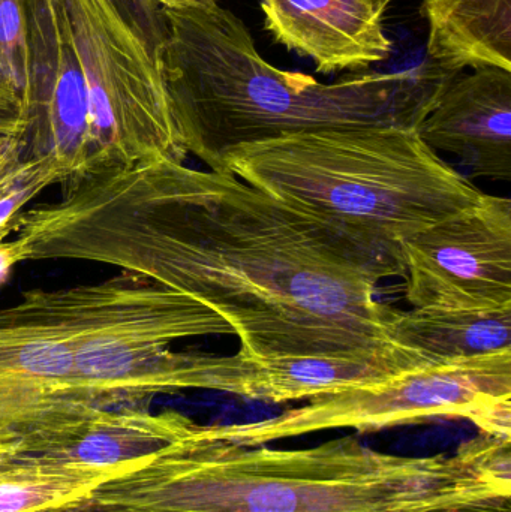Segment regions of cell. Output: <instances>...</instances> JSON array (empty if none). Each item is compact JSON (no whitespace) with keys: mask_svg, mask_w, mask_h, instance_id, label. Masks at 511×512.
Masks as SVG:
<instances>
[{"mask_svg":"<svg viewBox=\"0 0 511 512\" xmlns=\"http://www.w3.org/2000/svg\"><path fill=\"white\" fill-rule=\"evenodd\" d=\"M62 198L15 219L35 259H77L191 295L254 358L386 360L398 310L375 298L402 262L372 251L233 174L149 159L62 183Z\"/></svg>","mask_w":511,"mask_h":512,"instance_id":"1","label":"cell"},{"mask_svg":"<svg viewBox=\"0 0 511 512\" xmlns=\"http://www.w3.org/2000/svg\"><path fill=\"white\" fill-rule=\"evenodd\" d=\"M511 439L453 456L380 453L345 436L302 450L191 432L90 495L41 512H511Z\"/></svg>","mask_w":511,"mask_h":512,"instance_id":"2","label":"cell"},{"mask_svg":"<svg viewBox=\"0 0 511 512\" xmlns=\"http://www.w3.org/2000/svg\"><path fill=\"white\" fill-rule=\"evenodd\" d=\"M161 66L180 147L210 171L234 147L323 129H419L458 74L432 62L395 72H353L321 83L270 65L248 26L219 3L164 6Z\"/></svg>","mask_w":511,"mask_h":512,"instance_id":"3","label":"cell"},{"mask_svg":"<svg viewBox=\"0 0 511 512\" xmlns=\"http://www.w3.org/2000/svg\"><path fill=\"white\" fill-rule=\"evenodd\" d=\"M222 174L399 262L405 239L483 195L417 129L396 126L323 129L242 144L224 156Z\"/></svg>","mask_w":511,"mask_h":512,"instance_id":"4","label":"cell"},{"mask_svg":"<svg viewBox=\"0 0 511 512\" xmlns=\"http://www.w3.org/2000/svg\"><path fill=\"white\" fill-rule=\"evenodd\" d=\"M432 418H465L480 433L510 439L511 351L434 364L312 397L278 417L206 429L215 438L257 447L323 430L372 432Z\"/></svg>","mask_w":511,"mask_h":512,"instance_id":"5","label":"cell"},{"mask_svg":"<svg viewBox=\"0 0 511 512\" xmlns=\"http://www.w3.org/2000/svg\"><path fill=\"white\" fill-rule=\"evenodd\" d=\"M62 3L89 101L86 174L156 158L185 162L161 65L113 2Z\"/></svg>","mask_w":511,"mask_h":512,"instance_id":"6","label":"cell"},{"mask_svg":"<svg viewBox=\"0 0 511 512\" xmlns=\"http://www.w3.org/2000/svg\"><path fill=\"white\" fill-rule=\"evenodd\" d=\"M405 298L419 309L511 306V201L483 194L474 206L399 245Z\"/></svg>","mask_w":511,"mask_h":512,"instance_id":"7","label":"cell"},{"mask_svg":"<svg viewBox=\"0 0 511 512\" xmlns=\"http://www.w3.org/2000/svg\"><path fill=\"white\" fill-rule=\"evenodd\" d=\"M29 74L23 102L27 156L56 167L63 183L89 164V101L62 0H24Z\"/></svg>","mask_w":511,"mask_h":512,"instance_id":"8","label":"cell"},{"mask_svg":"<svg viewBox=\"0 0 511 512\" xmlns=\"http://www.w3.org/2000/svg\"><path fill=\"white\" fill-rule=\"evenodd\" d=\"M51 315L68 339L102 334L171 345L234 334L206 304L167 286L122 273L99 283L45 291Z\"/></svg>","mask_w":511,"mask_h":512,"instance_id":"9","label":"cell"},{"mask_svg":"<svg viewBox=\"0 0 511 512\" xmlns=\"http://www.w3.org/2000/svg\"><path fill=\"white\" fill-rule=\"evenodd\" d=\"M404 364L386 360L327 357H270L176 352L171 355L173 393L213 390L260 402L312 399L360 385L380 384L401 373Z\"/></svg>","mask_w":511,"mask_h":512,"instance_id":"10","label":"cell"},{"mask_svg":"<svg viewBox=\"0 0 511 512\" xmlns=\"http://www.w3.org/2000/svg\"><path fill=\"white\" fill-rule=\"evenodd\" d=\"M432 150L452 153L476 177L511 182V71L455 75L419 126Z\"/></svg>","mask_w":511,"mask_h":512,"instance_id":"11","label":"cell"},{"mask_svg":"<svg viewBox=\"0 0 511 512\" xmlns=\"http://www.w3.org/2000/svg\"><path fill=\"white\" fill-rule=\"evenodd\" d=\"M276 44L308 57L321 74L365 71L393 53L386 6L375 0H261Z\"/></svg>","mask_w":511,"mask_h":512,"instance_id":"12","label":"cell"},{"mask_svg":"<svg viewBox=\"0 0 511 512\" xmlns=\"http://www.w3.org/2000/svg\"><path fill=\"white\" fill-rule=\"evenodd\" d=\"M195 421L177 411L153 414L143 405L101 409L71 438L44 456L92 469H134L191 432Z\"/></svg>","mask_w":511,"mask_h":512,"instance_id":"13","label":"cell"},{"mask_svg":"<svg viewBox=\"0 0 511 512\" xmlns=\"http://www.w3.org/2000/svg\"><path fill=\"white\" fill-rule=\"evenodd\" d=\"M429 62L443 71H511V0H422Z\"/></svg>","mask_w":511,"mask_h":512,"instance_id":"14","label":"cell"},{"mask_svg":"<svg viewBox=\"0 0 511 512\" xmlns=\"http://www.w3.org/2000/svg\"><path fill=\"white\" fill-rule=\"evenodd\" d=\"M0 379L44 382L89 403L75 388L72 343L53 321L44 289L0 309Z\"/></svg>","mask_w":511,"mask_h":512,"instance_id":"15","label":"cell"},{"mask_svg":"<svg viewBox=\"0 0 511 512\" xmlns=\"http://www.w3.org/2000/svg\"><path fill=\"white\" fill-rule=\"evenodd\" d=\"M392 342L423 363L511 351V306L492 310L419 309L396 313Z\"/></svg>","mask_w":511,"mask_h":512,"instance_id":"16","label":"cell"},{"mask_svg":"<svg viewBox=\"0 0 511 512\" xmlns=\"http://www.w3.org/2000/svg\"><path fill=\"white\" fill-rule=\"evenodd\" d=\"M129 471L132 469L81 468L44 454L17 457L0 465V512L63 507Z\"/></svg>","mask_w":511,"mask_h":512,"instance_id":"17","label":"cell"},{"mask_svg":"<svg viewBox=\"0 0 511 512\" xmlns=\"http://www.w3.org/2000/svg\"><path fill=\"white\" fill-rule=\"evenodd\" d=\"M29 74V23L24 0H0V86L23 96Z\"/></svg>","mask_w":511,"mask_h":512,"instance_id":"18","label":"cell"},{"mask_svg":"<svg viewBox=\"0 0 511 512\" xmlns=\"http://www.w3.org/2000/svg\"><path fill=\"white\" fill-rule=\"evenodd\" d=\"M120 17L134 30L143 41L152 59L161 65L165 41H167V23L161 8L150 0H111Z\"/></svg>","mask_w":511,"mask_h":512,"instance_id":"19","label":"cell"},{"mask_svg":"<svg viewBox=\"0 0 511 512\" xmlns=\"http://www.w3.org/2000/svg\"><path fill=\"white\" fill-rule=\"evenodd\" d=\"M45 165L50 164L27 156L24 137L0 135V195L8 194Z\"/></svg>","mask_w":511,"mask_h":512,"instance_id":"20","label":"cell"},{"mask_svg":"<svg viewBox=\"0 0 511 512\" xmlns=\"http://www.w3.org/2000/svg\"><path fill=\"white\" fill-rule=\"evenodd\" d=\"M0 135L24 137L23 102L12 90L0 86Z\"/></svg>","mask_w":511,"mask_h":512,"instance_id":"21","label":"cell"},{"mask_svg":"<svg viewBox=\"0 0 511 512\" xmlns=\"http://www.w3.org/2000/svg\"><path fill=\"white\" fill-rule=\"evenodd\" d=\"M32 261V248L23 237L0 240V286L9 279L12 271L23 262Z\"/></svg>","mask_w":511,"mask_h":512,"instance_id":"22","label":"cell"},{"mask_svg":"<svg viewBox=\"0 0 511 512\" xmlns=\"http://www.w3.org/2000/svg\"><path fill=\"white\" fill-rule=\"evenodd\" d=\"M21 456H26V451L20 442L0 438V465Z\"/></svg>","mask_w":511,"mask_h":512,"instance_id":"23","label":"cell"},{"mask_svg":"<svg viewBox=\"0 0 511 512\" xmlns=\"http://www.w3.org/2000/svg\"><path fill=\"white\" fill-rule=\"evenodd\" d=\"M150 2H152L153 5L158 6V8L179 5L201 6V8H207V6L216 5L218 0H150Z\"/></svg>","mask_w":511,"mask_h":512,"instance_id":"24","label":"cell"},{"mask_svg":"<svg viewBox=\"0 0 511 512\" xmlns=\"http://www.w3.org/2000/svg\"><path fill=\"white\" fill-rule=\"evenodd\" d=\"M375 2L380 3V5L386 6V8H389L390 3L393 2V0H375Z\"/></svg>","mask_w":511,"mask_h":512,"instance_id":"25","label":"cell"}]
</instances>
